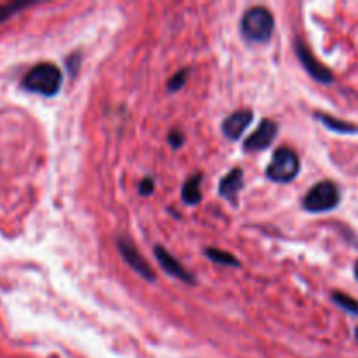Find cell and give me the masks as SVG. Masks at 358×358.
Wrapping results in <instances>:
<instances>
[{"label": "cell", "mask_w": 358, "mask_h": 358, "mask_svg": "<svg viewBox=\"0 0 358 358\" xmlns=\"http://www.w3.org/2000/svg\"><path fill=\"white\" fill-rule=\"evenodd\" d=\"M63 83V73L52 63H38L31 66L21 79V86L30 93L42 94V96H55Z\"/></svg>", "instance_id": "obj_1"}, {"label": "cell", "mask_w": 358, "mask_h": 358, "mask_svg": "<svg viewBox=\"0 0 358 358\" xmlns=\"http://www.w3.org/2000/svg\"><path fill=\"white\" fill-rule=\"evenodd\" d=\"M275 17L266 7H250L241 17V34L248 42L264 44L273 37Z\"/></svg>", "instance_id": "obj_2"}, {"label": "cell", "mask_w": 358, "mask_h": 358, "mask_svg": "<svg viewBox=\"0 0 358 358\" xmlns=\"http://www.w3.org/2000/svg\"><path fill=\"white\" fill-rule=\"evenodd\" d=\"M341 203V189L336 182L322 180L306 192L303 208L310 213H325L338 208Z\"/></svg>", "instance_id": "obj_3"}, {"label": "cell", "mask_w": 358, "mask_h": 358, "mask_svg": "<svg viewBox=\"0 0 358 358\" xmlns=\"http://www.w3.org/2000/svg\"><path fill=\"white\" fill-rule=\"evenodd\" d=\"M301 171V159L296 154V150L289 147H280L273 156L269 163L266 175L269 180L278 182V184H289L299 175Z\"/></svg>", "instance_id": "obj_4"}, {"label": "cell", "mask_w": 358, "mask_h": 358, "mask_svg": "<svg viewBox=\"0 0 358 358\" xmlns=\"http://www.w3.org/2000/svg\"><path fill=\"white\" fill-rule=\"evenodd\" d=\"M296 55L299 58V62L303 63L304 70L313 77L315 80H318L320 84H331L334 83V73L331 72L329 66H325L324 63L318 62L315 58V55L311 52V49L304 44V41L297 38L296 41Z\"/></svg>", "instance_id": "obj_5"}, {"label": "cell", "mask_w": 358, "mask_h": 358, "mask_svg": "<svg viewBox=\"0 0 358 358\" xmlns=\"http://www.w3.org/2000/svg\"><path fill=\"white\" fill-rule=\"evenodd\" d=\"M117 248H119V254L122 255V259L128 262L129 268H131L133 271L138 273V275L142 276L143 280H147V282H154V280H156V273H154V269L150 268L149 262L142 257V254L138 252V248H136L135 245L128 240V238L119 236L117 238Z\"/></svg>", "instance_id": "obj_6"}, {"label": "cell", "mask_w": 358, "mask_h": 358, "mask_svg": "<svg viewBox=\"0 0 358 358\" xmlns=\"http://www.w3.org/2000/svg\"><path fill=\"white\" fill-rule=\"evenodd\" d=\"M276 133H278L276 122L271 121V119H262L257 129L252 135H248V138L243 142V149L247 152H261V150L268 149L271 145Z\"/></svg>", "instance_id": "obj_7"}, {"label": "cell", "mask_w": 358, "mask_h": 358, "mask_svg": "<svg viewBox=\"0 0 358 358\" xmlns=\"http://www.w3.org/2000/svg\"><path fill=\"white\" fill-rule=\"evenodd\" d=\"M154 255H156L159 266L168 273V275L173 276V278H177V280H180V282L194 283V276H192L191 273H189L187 269H185L184 266H182L180 262H178L177 259H175L173 255L166 250V248L161 247V245H156V247H154Z\"/></svg>", "instance_id": "obj_8"}, {"label": "cell", "mask_w": 358, "mask_h": 358, "mask_svg": "<svg viewBox=\"0 0 358 358\" xmlns=\"http://www.w3.org/2000/svg\"><path fill=\"white\" fill-rule=\"evenodd\" d=\"M254 121V112L252 110H238L233 112L231 115H227L222 122V133L226 138L229 140H238L245 133V129L252 124Z\"/></svg>", "instance_id": "obj_9"}, {"label": "cell", "mask_w": 358, "mask_h": 358, "mask_svg": "<svg viewBox=\"0 0 358 358\" xmlns=\"http://www.w3.org/2000/svg\"><path fill=\"white\" fill-rule=\"evenodd\" d=\"M243 177H245L243 170H241V168H234V170H231L229 173L220 180V185H219L220 196L226 198L227 201L233 203V205L236 203L238 194H240V191L243 189V180H245Z\"/></svg>", "instance_id": "obj_10"}, {"label": "cell", "mask_w": 358, "mask_h": 358, "mask_svg": "<svg viewBox=\"0 0 358 358\" xmlns=\"http://www.w3.org/2000/svg\"><path fill=\"white\" fill-rule=\"evenodd\" d=\"M315 117L322 122L327 129L331 131L339 133V135H358V126L353 124V122L343 121V119L334 117L331 114H324V112H317Z\"/></svg>", "instance_id": "obj_11"}, {"label": "cell", "mask_w": 358, "mask_h": 358, "mask_svg": "<svg viewBox=\"0 0 358 358\" xmlns=\"http://www.w3.org/2000/svg\"><path fill=\"white\" fill-rule=\"evenodd\" d=\"M182 201L187 205H198L201 201V175L196 173L187 178L182 187Z\"/></svg>", "instance_id": "obj_12"}, {"label": "cell", "mask_w": 358, "mask_h": 358, "mask_svg": "<svg viewBox=\"0 0 358 358\" xmlns=\"http://www.w3.org/2000/svg\"><path fill=\"white\" fill-rule=\"evenodd\" d=\"M331 299L332 303H334L338 308H341L343 311H346L348 315H353V317H358V301L355 297L336 290V292L331 294Z\"/></svg>", "instance_id": "obj_13"}, {"label": "cell", "mask_w": 358, "mask_h": 358, "mask_svg": "<svg viewBox=\"0 0 358 358\" xmlns=\"http://www.w3.org/2000/svg\"><path fill=\"white\" fill-rule=\"evenodd\" d=\"M205 255L210 259V261L215 262V264L233 266V268H238V266H240V261L226 250H219V248H206Z\"/></svg>", "instance_id": "obj_14"}, {"label": "cell", "mask_w": 358, "mask_h": 358, "mask_svg": "<svg viewBox=\"0 0 358 358\" xmlns=\"http://www.w3.org/2000/svg\"><path fill=\"white\" fill-rule=\"evenodd\" d=\"M34 6V2H10V3H3L0 6V23L7 21L9 17H13L14 14L20 13V10L27 9V7Z\"/></svg>", "instance_id": "obj_15"}, {"label": "cell", "mask_w": 358, "mask_h": 358, "mask_svg": "<svg viewBox=\"0 0 358 358\" xmlns=\"http://www.w3.org/2000/svg\"><path fill=\"white\" fill-rule=\"evenodd\" d=\"M187 77H189V70L187 69L178 70V72L175 73V76L171 77L170 80H168V91H170V93H173V91L182 90V87H184V84H185V80H187Z\"/></svg>", "instance_id": "obj_16"}, {"label": "cell", "mask_w": 358, "mask_h": 358, "mask_svg": "<svg viewBox=\"0 0 358 358\" xmlns=\"http://www.w3.org/2000/svg\"><path fill=\"white\" fill-rule=\"evenodd\" d=\"M168 142H170V145L173 147V149H178V147L184 143V133H182L180 129H171V131L168 133Z\"/></svg>", "instance_id": "obj_17"}, {"label": "cell", "mask_w": 358, "mask_h": 358, "mask_svg": "<svg viewBox=\"0 0 358 358\" xmlns=\"http://www.w3.org/2000/svg\"><path fill=\"white\" fill-rule=\"evenodd\" d=\"M154 187H156V184H154V178L147 177V178H143L142 182H140L138 191H140V194H142V196H150L154 192Z\"/></svg>", "instance_id": "obj_18"}, {"label": "cell", "mask_w": 358, "mask_h": 358, "mask_svg": "<svg viewBox=\"0 0 358 358\" xmlns=\"http://www.w3.org/2000/svg\"><path fill=\"white\" fill-rule=\"evenodd\" d=\"M79 63H80V58L77 55H73L72 58L69 59V66H70V70H72V73H76V70H77V66H79Z\"/></svg>", "instance_id": "obj_19"}, {"label": "cell", "mask_w": 358, "mask_h": 358, "mask_svg": "<svg viewBox=\"0 0 358 358\" xmlns=\"http://www.w3.org/2000/svg\"><path fill=\"white\" fill-rule=\"evenodd\" d=\"M353 275H355L357 282H358V261L355 262V266H353Z\"/></svg>", "instance_id": "obj_20"}, {"label": "cell", "mask_w": 358, "mask_h": 358, "mask_svg": "<svg viewBox=\"0 0 358 358\" xmlns=\"http://www.w3.org/2000/svg\"><path fill=\"white\" fill-rule=\"evenodd\" d=\"M355 339H357V343H358V327L355 329Z\"/></svg>", "instance_id": "obj_21"}]
</instances>
